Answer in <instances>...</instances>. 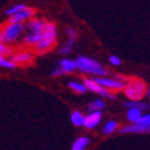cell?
<instances>
[{
	"mask_svg": "<svg viewBox=\"0 0 150 150\" xmlns=\"http://www.w3.org/2000/svg\"><path fill=\"white\" fill-rule=\"evenodd\" d=\"M75 62H76V65H77V68L82 72L100 76V77L109 74V71L107 69H104L97 61L93 60L91 58H87V57L80 55V57L77 58V60Z\"/></svg>",
	"mask_w": 150,
	"mask_h": 150,
	"instance_id": "6da1fadb",
	"label": "cell"
},
{
	"mask_svg": "<svg viewBox=\"0 0 150 150\" xmlns=\"http://www.w3.org/2000/svg\"><path fill=\"white\" fill-rule=\"evenodd\" d=\"M88 144H90V139L85 136H82V137H79L78 139H76V142L72 145L71 150H84V148L86 147Z\"/></svg>",
	"mask_w": 150,
	"mask_h": 150,
	"instance_id": "5bb4252c",
	"label": "cell"
},
{
	"mask_svg": "<svg viewBox=\"0 0 150 150\" xmlns=\"http://www.w3.org/2000/svg\"><path fill=\"white\" fill-rule=\"evenodd\" d=\"M27 8H28V6L25 4V3H18V4H15L14 6H12L11 9L8 10V11H6V15L11 16V15L15 14V13H17V12L21 11V10L27 9Z\"/></svg>",
	"mask_w": 150,
	"mask_h": 150,
	"instance_id": "44dd1931",
	"label": "cell"
},
{
	"mask_svg": "<svg viewBox=\"0 0 150 150\" xmlns=\"http://www.w3.org/2000/svg\"><path fill=\"white\" fill-rule=\"evenodd\" d=\"M45 25H46V21H44L43 19L34 18V19H30V21L28 23V28L30 31H42Z\"/></svg>",
	"mask_w": 150,
	"mask_h": 150,
	"instance_id": "7c38bea8",
	"label": "cell"
},
{
	"mask_svg": "<svg viewBox=\"0 0 150 150\" xmlns=\"http://www.w3.org/2000/svg\"><path fill=\"white\" fill-rule=\"evenodd\" d=\"M25 29L23 23H10L2 30V40L6 44L13 43L19 38L20 34Z\"/></svg>",
	"mask_w": 150,
	"mask_h": 150,
	"instance_id": "277c9868",
	"label": "cell"
},
{
	"mask_svg": "<svg viewBox=\"0 0 150 150\" xmlns=\"http://www.w3.org/2000/svg\"><path fill=\"white\" fill-rule=\"evenodd\" d=\"M110 63L112 64V65H115V66H119V65L121 64V61H120V59L115 57V55H111Z\"/></svg>",
	"mask_w": 150,
	"mask_h": 150,
	"instance_id": "4316f807",
	"label": "cell"
},
{
	"mask_svg": "<svg viewBox=\"0 0 150 150\" xmlns=\"http://www.w3.org/2000/svg\"><path fill=\"white\" fill-rule=\"evenodd\" d=\"M142 116L141 110L136 109V108H130V110L128 112V119L130 121H133V122H137L139 118Z\"/></svg>",
	"mask_w": 150,
	"mask_h": 150,
	"instance_id": "2e32d148",
	"label": "cell"
},
{
	"mask_svg": "<svg viewBox=\"0 0 150 150\" xmlns=\"http://www.w3.org/2000/svg\"><path fill=\"white\" fill-rule=\"evenodd\" d=\"M32 60V55L29 52H18L16 54L12 55L11 61H13L16 65L17 64H23V63H29Z\"/></svg>",
	"mask_w": 150,
	"mask_h": 150,
	"instance_id": "8fae6325",
	"label": "cell"
},
{
	"mask_svg": "<svg viewBox=\"0 0 150 150\" xmlns=\"http://www.w3.org/2000/svg\"><path fill=\"white\" fill-rule=\"evenodd\" d=\"M150 132V125H143L134 122V125L120 129V133H147Z\"/></svg>",
	"mask_w": 150,
	"mask_h": 150,
	"instance_id": "9c48e42d",
	"label": "cell"
},
{
	"mask_svg": "<svg viewBox=\"0 0 150 150\" xmlns=\"http://www.w3.org/2000/svg\"><path fill=\"white\" fill-rule=\"evenodd\" d=\"M116 127H117V124H116L115 121H109V122H107L105 124V126L103 127V132L105 133V134H110V133H112L113 131L115 130Z\"/></svg>",
	"mask_w": 150,
	"mask_h": 150,
	"instance_id": "603a6c76",
	"label": "cell"
},
{
	"mask_svg": "<svg viewBox=\"0 0 150 150\" xmlns=\"http://www.w3.org/2000/svg\"><path fill=\"white\" fill-rule=\"evenodd\" d=\"M34 15V10L31 8H27L25 10L15 13V14L11 15V18L9 19V23H23L25 20L31 19Z\"/></svg>",
	"mask_w": 150,
	"mask_h": 150,
	"instance_id": "52a82bcc",
	"label": "cell"
},
{
	"mask_svg": "<svg viewBox=\"0 0 150 150\" xmlns=\"http://www.w3.org/2000/svg\"><path fill=\"white\" fill-rule=\"evenodd\" d=\"M0 66L4 67V68H9V69H15L16 68V64L11 60H6L3 54L0 53Z\"/></svg>",
	"mask_w": 150,
	"mask_h": 150,
	"instance_id": "d6986e66",
	"label": "cell"
},
{
	"mask_svg": "<svg viewBox=\"0 0 150 150\" xmlns=\"http://www.w3.org/2000/svg\"><path fill=\"white\" fill-rule=\"evenodd\" d=\"M84 85L86 86L87 90L92 91V92H94V93H97V94L103 96V97H107V98H109V99H115V96L113 95L111 92H109V90H107V88L103 86H101L100 84H98L94 80L84 79Z\"/></svg>",
	"mask_w": 150,
	"mask_h": 150,
	"instance_id": "5b68a950",
	"label": "cell"
},
{
	"mask_svg": "<svg viewBox=\"0 0 150 150\" xmlns=\"http://www.w3.org/2000/svg\"><path fill=\"white\" fill-rule=\"evenodd\" d=\"M104 108H105V103L100 99H97V100L88 103V110L90 111H100L101 109H104Z\"/></svg>",
	"mask_w": 150,
	"mask_h": 150,
	"instance_id": "e0dca14e",
	"label": "cell"
},
{
	"mask_svg": "<svg viewBox=\"0 0 150 150\" xmlns=\"http://www.w3.org/2000/svg\"><path fill=\"white\" fill-rule=\"evenodd\" d=\"M57 40V28L53 23H46L43 29V38L35 45V49L43 52L49 49Z\"/></svg>",
	"mask_w": 150,
	"mask_h": 150,
	"instance_id": "7a4b0ae2",
	"label": "cell"
},
{
	"mask_svg": "<svg viewBox=\"0 0 150 150\" xmlns=\"http://www.w3.org/2000/svg\"><path fill=\"white\" fill-rule=\"evenodd\" d=\"M64 74H65L64 70L62 69L60 66H58L53 71L51 72V76H53V77H58V76H62V75H64Z\"/></svg>",
	"mask_w": 150,
	"mask_h": 150,
	"instance_id": "83f0119b",
	"label": "cell"
},
{
	"mask_svg": "<svg viewBox=\"0 0 150 150\" xmlns=\"http://www.w3.org/2000/svg\"><path fill=\"white\" fill-rule=\"evenodd\" d=\"M100 119H101L100 111H92L91 114H88L86 117H84L83 126H85L87 129H93V128H95L100 122Z\"/></svg>",
	"mask_w": 150,
	"mask_h": 150,
	"instance_id": "ba28073f",
	"label": "cell"
},
{
	"mask_svg": "<svg viewBox=\"0 0 150 150\" xmlns=\"http://www.w3.org/2000/svg\"><path fill=\"white\" fill-rule=\"evenodd\" d=\"M72 45H74L72 43H70V42H67V43L65 44V45H63V47L61 48L60 52L64 55H66V54H68V53H70V51H71V49H72Z\"/></svg>",
	"mask_w": 150,
	"mask_h": 150,
	"instance_id": "d4e9b609",
	"label": "cell"
},
{
	"mask_svg": "<svg viewBox=\"0 0 150 150\" xmlns=\"http://www.w3.org/2000/svg\"><path fill=\"white\" fill-rule=\"evenodd\" d=\"M125 107L127 108H136V109H139V110H147L149 109V105L147 103H145V102H139V100H131L129 102H126L125 103Z\"/></svg>",
	"mask_w": 150,
	"mask_h": 150,
	"instance_id": "9a60e30c",
	"label": "cell"
},
{
	"mask_svg": "<svg viewBox=\"0 0 150 150\" xmlns=\"http://www.w3.org/2000/svg\"><path fill=\"white\" fill-rule=\"evenodd\" d=\"M66 32H67V35H68V38H69L68 42H70V43L74 44V43H75L76 38H77V32H76V30L74 29V28H67Z\"/></svg>",
	"mask_w": 150,
	"mask_h": 150,
	"instance_id": "cb8c5ba5",
	"label": "cell"
},
{
	"mask_svg": "<svg viewBox=\"0 0 150 150\" xmlns=\"http://www.w3.org/2000/svg\"><path fill=\"white\" fill-rule=\"evenodd\" d=\"M42 38H43V30L42 31H31V33L25 36L23 42L27 45H36Z\"/></svg>",
	"mask_w": 150,
	"mask_h": 150,
	"instance_id": "30bf717a",
	"label": "cell"
},
{
	"mask_svg": "<svg viewBox=\"0 0 150 150\" xmlns=\"http://www.w3.org/2000/svg\"><path fill=\"white\" fill-rule=\"evenodd\" d=\"M59 66L64 70V72H72L77 68L75 61L69 60V59H63L62 61H60Z\"/></svg>",
	"mask_w": 150,
	"mask_h": 150,
	"instance_id": "4fadbf2b",
	"label": "cell"
},
{
	"mask_svg": "<svg viewBox=\"0 0 150 150\" xmlns=\"http://www.w3.org/2000/svg\"><path fill=\"white\" fill-rule=\"evenodd\" d=\"M148 95L150 96V88H149V91H148Z\"/></svg>",
	"mask_w": 150,
	"mask_h": 150,
	"instance_id": "f1b7e54d",
	"label": "cell"
},
{
	"mask_svg": "<svg viewBox=\"0 0 150 150\" xmlns=\"http://www.w3.org/2000/svg\"><path fill=\"white\" fill-rule=\"evenodd\" d=\"M69 87L71 90L76 91L77 93H85L87 91L86 86L82 83H78V82H75V81H70L69 82Z\"/></svg>",
	"mask_w": 150,
	"mask_h": 150,
	"instance_id": "ffe728a7",
	"label": "cell"
},
{
	"mask_svg": "<svg viewBox=\"0 0 150 150\" xmlns=\"http://www.w3.org/2000/svg\"><path fill=\"white\" fill-rule=\"evenodd\" d=\"M93 80L100 84L101 86L105 87V88H112V90H122L125 88L126 84L122 81L114 80V79H108V78H101V77H97L94 78Z\"/></svg>",
	"mask_w": 150,
	"mask_h": 150,
	"instance_id": "8992f818",
	"label": "cell"
},
{
	"mask_svg": "<svg viewBox=\"0 0 150 150\" xmlns=\"http://www.w3.org/2000/svg\"><path fill=\"white\" fill-rule=\"evenodd\" d=\"M146 92V85L141 80H131L125 86V94L130 100H141Z\"/></svg>",
	"mask_w": 150,
	"mask_h": 150,
	"instance_id": "3957f363",
	"label": "cell"
},
{
	"mask_svg": "<svg viewBox=\"0 0 150 150\" xmlns=\"http://www.w3.org/2000/svg\"><path fill=\"white\" fill-rule=\"evenodd\" d=\"M137 122H139V124H143V125H150V114L141 116V118L137 120Z\"/></svg>",
	"mask_w": 150,
	"mask_h": 150,
	"instance_id": "484cf974",
	"label": "cell"
},
{
	"mask_svg": "<svg viewBox=\"0 0 150 150\" xmlns=\"http://www.w3.org/2000/svg\"><path fill=\"white\" fill-rule=\"evenodd\" d=\"M71 121H72V124L75 125V126H82L84 122V117L83 115L81 114L80 112H74L71 114Z\"/></svg>",
	"mask_w": 150,
	"mask_h": 150,
	"instance_id": "ac0fdd59",
	"label": "cell"
},
{
	"mask_svg": "<svg viewBox=\"0 0 150 150\" xmlns=\"http://www.w3.org/2000/svg\"><path fill=\"white\" fill-rule=\"evenodd\" d=\"M0 53L3 55H8L11 53V49L6 46L2 40V30L1 29H0Z\"/></svg>",
	"mask_w": 150,
	"mask_h": 150,
	"instance_id": "7402d4cb",
	"label": "cell"
}]
</instances>
